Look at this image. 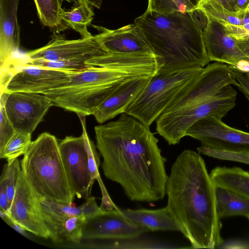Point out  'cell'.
I'll use <instances>...</instances> for the list:
<instances>
[{
	"label": "cell",
	"instance_id": "836d02e7",
	"mask_svg": "<svg viewBox=\"0 0 249 249\" xmlns=\"http://www.w3.org/2000/svg\"><path fill=\"white\" fill-rule=\"evenodd\" d=\"M231 68L236 80L234 86L237 87L249 101V80L246 77L243 73L231 67Z\"/></svg>",
	"mask_w": 249,
	"mask_h": 249
},
{
	"label": "cell",
	"instance_id": "1f68e13d",
	"mask_svg": "<svg viewBox=\"0 0 249 249\" xmlns=\"http://www.w3.org/2000/svg\"><path fill=\"white\" fill-rule=\"evenodd\" d=\"M0 151L16 133V130L9 120L4 106L0 105Z\"/></svg>",
	"mask_w": 249,
	"mask_h": 249
},
{
	"label": "cell",
	"instance_id": "5b68a950",
	"mask_svg": "<svg viewBox=\"0 0 249 249\" xmlns=\"http://www.w3.org/2000/svg\"><path fill=\"white\" fill-rule=\"evenodd\" d=\"M20 161L21 171L35 195L71 204L74 199L56 137L41 133L29 146Z\"/></svg>",
	"mask_w": 249,
	"mask_h": 249
},
{
	"label": "cell",
	"instance_id": "ffe728a7",
	"mask_svg": "<svg viewBox=\"0 0 249 249\" xmlns=\"http://www.w3.org/2000/svg\"><path fill=\"white\" fill-rule=\"evenodd\" d=\"M129 219L151 231H178L180 229L167 206L158 209L121 210Z\"/></svg>",
	"mask_w": 249,
	"mask_h": 249
},
{
	"label": "cell",
	"instance_id": "2e32d148",
	"mask_svg": "<svg viewBox=\"0 0 249 249\" xmlns=\"http://www.w3.org/2000/svg\"><path fill=\"white\" fill-rule=\"evenodd\" d=\"M98 31L95 36L102 49L109 53L155 54L142 33L135 23L116 30L92 25Z\"/></svg>",
	"mask_w": 249,
	"mask_h": 249
},
{
	"label": "cell",
	"instance_id": "cb8c5ba5",
	"mask_svg": "<svg viewBox=\"0 0 249 249\" xmlns=\"http://www.w3.org/2000/svg\"><path fill=\"white\" fill-rule=\"evenodd\" d=\"M196 9L200 10L210 21L234 25L242 23L244 10H228L215 0H201Z\"/></svg>",
	"mask_w": 249,
	"mask_h": 249
},
{
	"label": "cell",
	"instance_id": "484cf974",
	"mask_svg": "<svg viewBox=\"0 0 249 249\" xmlns=\"http://www.w3.org/2000/svg\"><path fill=\"white\" fill-rule=\"evenodd\" d=\"M88 59L81 58L71 60L60 61H48L41 59H31L24 57V59L18 60L19 62L23 65L45 67L51 69L76 71L84 70L91 66L86 64Z\"/></svg>",
	"mask_w": 249,
	"mask_h": 249
},
{
	"label": "cell",
	"instance_id": "ab89813d",
	"mask_svg": "<svg viewBox=\"0 0 249 249\" xmlns=\"http://www.w3.org/2000/svg\"><path fill=\"white\" fill-rule=\"evenodd\" d=\"M247 218L248 219V220L249 221V215Z\"/></svg>",
	"mask_w": 249,
	"mask_h": 249
},
{
	"label": "cell",
	"instance_id": "83f0119b",
	"mask_svg": "<svg viewBox=\"0 0 249 249\" xmlns=\"http://www.w3.org/2000/svg\"><path fill=\"white\" fill-rule=\"evenodd\" d=\"M196 7L189 0H148L147 10L162 14L193 11Z\"/></svg>",
	"mask_w": 249,
	"mask_h": 249
},
{
	"label": "cell",
	"instance_id": "4dcf8cb0",
	"mask_svg": "<svg viewBox=\"0 0 249 249\" xmlns=\"http://www.w3.org/2000/svg\"><path fill=\"white\" fill-rule=\"evenodd\" d=\"M227 33L237 41L249 39V6L244 10L241 25L223 24Z\"/></svg>",
	"mask_w": 249,
	"mask_h": 249
},
{
	"label": "cell",
	"instance_id": "4316f807",
	"mask_svg": "<svg viewBox=\"0 0 249 249\" xmlns=\"http://www.w3.org/2000/svg\"><path fill=\"white\" fill-rule=\"evenodd\" d=\"M31 134L16 132L3 149L0 151V158L7 161L17 159L24 155L31 143Z\"/></svg>",
	"mask_w": 249,
	"mask_h": 249
},
{
	"label": "cell",
	"instance_id": "603a6c76",
	"mask_svg": "<svg viewBox=\"0 0 249 249\" xmlns=\"http://www.w3.org/2000/svg\"><path fill=\"white\" fill-rule=\"evenodd\" d=\"M76 4L71 9H63L60 14V18L66 27H69L78 32L81 38L92 36L88 31L94 13L90 5L86 0H77Z\"/></svg>",
	"mask_w": 249,
	"mask_h": 249
},
{
	"label": "cell",
	"instance_id": "9c48e42d",
	"mask_svg": "<svg viewBox=\"0 0 249 249\" xmlns=\"http://www.w3.org/2000/svg\"><path fill=\"white\" fill-rule=\"evenodd\" d=\"M36 197L49 238L57 244L80 243L86 219L83 204L76 207Z\"/></svg>",
	"mask_w": 249,
	"mask_h": 249
},
{
	"label": "cell",
	"instance_id": "ac0fdd59",
	"mask_svg": "<svg viewBox=\"0 0 249 249\" xmlns=\"http://www.w3.org/2000/svg\"><path fill=\"white\" fill-rule=\"evenodd\" d=\"M151 77H134L121 83L93 113L96 121L103 124L120 114L125 113Z\"/></svg>",
	"mask_w": 249,
	"mask_h": 249
},
{
	"label": "cell",
	"instance_id": "d4e9b609",
	"mask_svg": "<svg viewBox=\"0 0 249 249\" xmlns=\"http://www.w3.org/2000/svg\"><path fill=\"white\" fill-rule=\"evenodd\" d=\"M37 14L42 24L56 31L66 28L60 14L62 8L60 0H34Z\"/></svg>",
	"mask_w": 249,
	"mask_h": 249
},
{
	"label": "cell",
	"instance_id": "277c9868",
	"mask_svg": "<svg viewBox=\"0 0 249 249\" xmlns=\"http://www.w3.org/2000/svg\"><path fill=\"white\" fill-rule=\"evenodd\" d=\"M164 64L161 57L146 54L113 67L91 66L73 72L69 83L44 95L54 106L85 117L92 115L121 83L134 77L152 76Z\"/></svg>",
	"mask_w": 249,
	"mask_h": 249
},
{
	"label": "cell",
	"instance_id": "f35d334b",
	"mask_svg": "<svg viewBox=\"0 0 249 249\" xmlns=\"http://www.w3.org/2000/svg\"><path fill=\"white\" fill-rule=\"evenodd\" d=\"M189 1L196 8L201 0H189Z\"/></svg>",
	"mask_w": 249,
	"mask_h": 249
},
{
	"label": "cell",
	"instance_id": "8fae6325",
	"mask_svg": "<svg viewBox=\"0 0 249 249\" xmlns=\"http://www.w3.org/2000/svg\"><path fill=\"white\" fill-rule=\"evenodd\" d=\"M7 117L16 132L30 134L43 120L52 101L42 94L26 92H4L0 94Z\"/></svg>",
	"mask_w": 249,
	"mask_h": 249
},
{
	"label": "cell",
	"instance_id": "6da1fadb",
	"mask_svg": "<svg viewBox=\"0 0 249 249\" xmlns=\"http://www.w3.org/2000/svg\"><path fill=\"white\" fill-rule=\"evenodd\" d=\"M94 130L107 178L118 183L131 201L152 202L164 198L167 160L149 126L124 113Z\"/></svg>",
	"mask_w": 249,
	"mask_h": 249
},
{
	"label": "cell",
	"instance_id": "d6986e66",
	"mask_svg": "<svg viewBox=\"0 0 249 249\" xmlns=\"http://www.w3.org/2000/svg\"><path fill=\"white\" fill-rule=\"evenodd\" d=\"M19 0H0V61L5 64L18 55L20 27L17 18Z\"/></svg>",
	"mask_w": 249,
	"mask_h": 249
},
{
	"label": "cell",
	"instance_id": "74e56055",
	"mask_svg": "<svg viewBox=\"0 0 249 249\" xmlns=\"http://www.w3.org/2000/svg\"><path fill=\"white\" fill-rule=\"evenodd\" d=\"M61 1H66L69 2L74 1H75L77 0H60ZM90 5L93 6L97 9H100L103 2V0H86Z\"/></svg>",
	"mask_w": 249,
	"mask_h": 249
},
{
	"label": "cell",
	"instance_id": "f546056e",
	"mask_svg": "<svg viewBox=\"0 0 249 249\" xmlns=\"http://www.w3.org/2000/svg\"><path fill=\"white\" fill-rule=\"evenodd\" d=\"M7 195L10 207L21 173V169L20 162L17 158L7 161Z\"/></svg>",
	"mask_w": 249,
	"mask_h": 249
},
{
	"label": "cell",
	"instance_id": "5bb4252c",
	"mask_svg": "<svg viewBox=\"0 0 249 249\" xmlns=\"http://www.w3.org/2000/svg\"><path fill=\"white\" fill-rule=\"evenodd\" d=\"M103 51L95 36L68 40L54 31L51 40L46 45L28 52L24 57L53 61L89 59Z\"/></svg>",
	"mask_w": 249,
	"mask_h": 249
},
{
	"label": "cell",
	"instance_id": "7c38bea8",
	"mask_svg": "<svg viewBox=\"0 0 249 249\" xmlns=\"http://www.w3.org/2000/svg\"><path fill=\"white\" fill-rule=\"evenodd\" d=\"M186 136L198 140L204 147L249 152V133L229 126L215 115L197 121L188 129Z\"/></svg>",
	"mask_w": 249,
	"mask_h": 249
},
{
	"label": "cell",
	"instance_id": "4fadbf2b",
	"mask_svg": "<svg viewBox=\"0 0 249 249\" xmlns=\"http://www.w3.org/2000/svg\"><path fill=\"white\" fill-rule=\"evenodd\" d=\"M149 230L129 219L119 208L102 210L86 219L82 229V239L132 240Z\"/></svg>",
	"mask_w": 249,
	"mask_h": 249
},
{
	"label": "cell",
	"instance_id": "30bf717a",
	"mask_svg": "<svg viewBox=\"0 0 249 249\" xmlns=\"http://www.w3.org/2000/svg\"><path fill=\"white\" fill-rule=\"evenodd\" d=\"M83 133L79 137L67 136L59 142V151L67 178L73 195L87 199L90 197L92 180L89 168L87 147L89 137L85 119L81 120Z\"/></svg>",
	"mask_w": 249,
	"mask_h": 249
},
{
	"label": "cell",
	"instance_id": "8d00e7d4",
	"mask_svg": "<svg viewBox=\"0 0 249 249\" xmlns=\"http://www.w3.org/2000/svg\"><path fill=\"white\" fill-rule=\"evenodd\" d=\"M237 11L245 10L249 6V0H235Z\"/></svg>",
	"mask_w": 249,
	"mask_h": 249
},
{
	"label": "cell",
	"instance_id": "e0dca14e",
	"mask_svg": "<svg viewBox=\"0 0 249 249\" xmlns=\"http://www.w3.org/2000/svg\"><path fill=\"white\" fill-rule=\"evenodd\" d=\"M203 37L210 61L225 64L233 68L241 61L248 62L237 41L227 33L222 24L208 20Z\"/></svg>",
	"mask_w": 249,
	"mask_h": 249
},
{
	"label": "cell",
	"instance_id": "3957f363",
	"mask_svg": "<svg viewBox=\"0 0 249 249\" xmlns=\"http://www.w3.org/2000/svg\"><path fill=\"white\" fill-rule=\"evenodd\" d=\"M199 11L197 18L196 9L166 14L146 10L134 20L154 53L163 59L161 69L204 68L209 64L203 37L208 19Z\"/></svg>",
	"mask_w": 249,
	"mask_h": 249
},
{
	"label": "cell",
	"instance_id": "ba28073f",
	"mask_svg": "<svg viewBox=\"0 0 249 249\" xmlns=\"http://www.w3.org/2000/svg\"><path fill=\"white\" fill-rule=\"evenodd\" d=\"M15 57L12 59L15 64L14 67L6 64L0 65V78L7 82L2 93L19 91L44 94L69 83L71 75L75 72L23 65L16 61Z\"/></svg>",
	"mask_w": 249,
	"mask_h": 249
},
{
	"label": "cell",
	"instance_id": "7402d4cb",
	"mask_svg": "<svg viewBox=\"0 0 249 249\" xmlns=\"http://www.w3.org/2000/svg\"><path fill=\"white\" fill-rule=\"evenodd\" d=\"M210 175L214 185L227 188L249 199V172L238 167L217 166Z\"/></svg>",
	"mask_w": 249,
	"mask_h": 249
},
{
	"label": "cell",
	"instance_id": "d590c367",
	"mask_svg": "<svg viewBox=\"0 0 249 249\" xmlns=\"http://www.w3.org/2000/svg\"><path fill=\"white\" fill-rule=\"evenodd\" d=\"M228 10L237 12L235 0H215Z\"/></svg>",
	"mask_w": 249,
	"mask_h": 249
},
{
	"label": "cell",
	"instance_id": "9a60e30c",
	"mask_svg": "<svg viewBox=\"0 0 249 249\" xmlns=\"http://www.w3.org/2000/svg\"><path fill=\"white\" fill-rule=\"evenodd\" d=\"M24 230L36 236L48 239V231L39 210L36 197L21 171L15 195L8 211L6 213Z\"/></svg>",
	"mask_w": 249,
	"mask_h": 249
},
{
	"label": "cell",
	"instance_id": "8992f818",
	"mask_svg": "<svg viewBox=\"0 0 249 249\" xmlns=\"http://www.w3.org/2000/svg\"><path fill=\"white\" fill-rule=\"evenodd\" d=\"M204 68L161 69L152 76L125 113L150 125L202 72Z\"/></svg>",
	"mask_w": 249,
	"mask_h": 249
},
{
	"label": "cell",
	"instance_id": "7a4b0ae2",
	"mask_svg": "<svg viewBox=\"0 0 249 249\" xmlns=\"http://www.w3.org/2000/svg\"><path fill=\"white\" fill-rule=\"evenodd\" d=\"M214 188L200 154L183 151L168 178L166 206L192 248L214 249L223 243Z\"/></svg>",
	"mask_w": 249,
	"mask_h": 249
},
{
	"label": "cell",
	"instance_id": "f1b7e54d",
	"mask_svg": "<svg viewBox=\"0 0 249 249\" xmlns=\"http://www.w3.org/2000/svg\"><path fill=\"white\" fill-rule=\"evenodd\" d=\"M198 153L221 160L237 161L249 165V152L232 151L210 148L203 146L197 148Z\"/></svg>",
	"mask_w": 249,
	"mask_h": 249
},
{
	"label": "cell",
	"instance_id": "52a82bcc",
	"mask_svg": "<svg viewBox=\"0 0 249 249\" xmlns=\"http://www.w3.org/2000/svg\"><path fill=\"white\" fill-rule=\"evenodd\" d=\"M236 98V90L228 85L203 100L163 112L156 121V131L169 144H178L188 129L201 119L212 115L223 118L235 107Z\"/></svg>",
	"mask_w": 249,
	"mask_h": 249
},
{
	"label": "cell",
	"instance_id": "d6a6232c",
	"mask_svg": "<svg viewBox=\"0 0 249 249\" xmlns=\"http://www.w3.org/2000/svg\"><path fill=\"white\" fill-rule=\"evenodd\" d=\"M7 163L2 171L0 178V210L7 213L10 208V205L7 195Z\"/></svg>",
	"mask_w": 249,
	"mask_h": 249
},
{
	"label": "cell",
	"instance_id": "e575fe53",
	"mask_svg": "<svg viewBox=\"0 0 249 249\" xmlns=\"http://www.w3.org/2000/svg\"><path fill=\"white\" fill-rule=\"evenodd\" d=\"M237 44L239 48L247 56L249 64V39L237 41ZM246 77L249 80V74Z\"/></svg>",
	"mask_w": 249,
	"mask_h": 249
},
{
	"label": "cell",
	"instance_id": "44dd1931",
	"mask_svg": "<svg viewBox=\"0 0 249 249\" xmlns=\"http://www.w3.org/2000/svg\"><path fill=\"white\" fill-rule=\"evenodd\" d=\"M215 207L221 219L249 215V199L227 188L215 185Z\"/></svg>",
	"mask_w": 249,
	"mask_h": 249
}]
</instances>
